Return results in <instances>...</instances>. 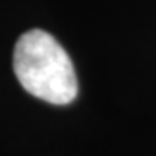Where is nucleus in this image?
<instances>
[{"instance_id": "f257e3e1", "label": "nucleus", "mask_w": 156, "mask_h": 156, "mask_svg": "<svg viewBox=\"0 0 156 156\" xmlns=\"http://www.w3.org/2000/svg\"><path fill=\"white\" fill-rule=\"evenodd\" d=\"M14 73L23 89L50 104H69L78 94L68 52L44 30L23 33L14 47Z\"/></svg>"}]
</instances>
